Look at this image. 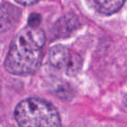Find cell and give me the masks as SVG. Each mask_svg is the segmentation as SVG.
<instances>
[{
  "mask_svg": "<svg viewBox=\"0 0 127 127\" xmlns=\"http://www.w3.org/2000/svg\"><path fill=\"white\" fill-rule=\"evenodd\" d=\"M45 34L40 29L24 28L14 37L4 66L9 73L29 75L38 69L42 62Z\"/></svg>",
  "mask_w": 127,
  "mask_h": 127,
  "instance_id": "cell-1",
  "label": "cell"
},
{
  "mask_svg": "<svg viewBox=\"0 0 127 127\" xmlns=\"http://www.w3.org/2000/svg\"><path fill=\"white\" fill-rule=\"evenodd\" d=\"M14 115L20 127H62L57 109L42 99L29 98L22 100L16 106Z\"/></svg>",
  "mask_w": 127,
  "mask_h": 127,
  "instance_id": "cell-2",
  "label": "cell"
},
{
  "mask_svg": "<svg viewBox=\"0 0 127 127\" xmlns=\"http://www.w3.org/2000/svg\"><path fill=\"white\" fill-rule=\"evenodd\" d=\"M80 23L74 14L68 13L61 17L54 25L53 33L57 38L69 36L78 29Z\"/></svg>",
  "mask_w": 127,
  "mask_h": 127,
  "instance_id": "cell-3",
  "label": "cell"
},
{
  "mask_svg": "<svg viewBox=\"0 0 127 127\" xmlns=\"http://www.w3.org/2000/svg\"><path fill=\"white\" fill-rule=\"evenodd\" d=\"M21 10L10 3L0 4V33L10 30L18 22Z\"/></svg>",
  "mask_w": 127,
  "mask_h": 127,
  "instance_id": "cell-4",
  "label": "cell"
},
{
  "mask_svg": "<svg viewBox=\"0 0 127 127\" xmlns=\"http://www.w3.org/2000/svg\"><path fill=\"white\" fill-rule=\"evenodd\" d=\"M72 52L63 45H55L49 50V62L58 69H66L71 59Z\"/></svg>",
  "mask_w": 127,
  "mask_h": 127,
  "instance_id": "cell-5",
  "label": "cell"
},
{
  "mask_svg": "<svg viewBox=\"0 0 127 127\" xmlns=\"http://www.w3.org/2000/svg\"><path fill=\"white\" fill-rule=\"evenodd\" d=\"M88 5L99 14L110 16L118 12L125 3V0H87Z\"/></svg>",
  "mask_w": 127,
  "mask_h": 127,
  "instance_id": "cell-6",
  "label": "cell"
},
{
  "mask_svg": "<svg viewBox=\"0 0 127 127\" xmlns=\"http://www.w3.org/2000/svg\"><path fill=\"white\" fill-rule=\"evenodd\" d=\"M82 67V59L78 54L73 53L71 55V59L67 65V68L65 69L66 74L69 76H74L80 72Z\"/></svg>",
  "mask_w": 127,
  "mask_h": 127,
  "instance_id": "cell-7",
  "label": "cell"
},
{
  "mask_svg": "<svg viewBox=\"0 0 127 127\" xmlns=\"http://www.w3.org/2000/svg\"><path fill=\"white\" fill-rule=\"evenodd\" d=\"M41 20H42V17H41L40 14L32 13L29 17L28 25L32 29H38L39 24H41Z\"/></svg>",
  "mask_w": 127,
  "mask_h": 127,
  "instance_id": "cell-8",
  "label": "cell"
},
{
  "mask_svg": "<svg viewBox=\"0 0 127 127\" xmlns=\"http://www.w3.org/2000/svg\"><path fill=\"white\" fill-rule=\"evenodd\" d=\"M17 3L22 5H27V6H30V5H34L35 3H37L38 2H40L41 0H15Z\"/></svg>",
  "mask_w": 127,
  "mask_h": 127,
  "instance_id": "cell-9",
  "label": "cell"
}]
</instances>
